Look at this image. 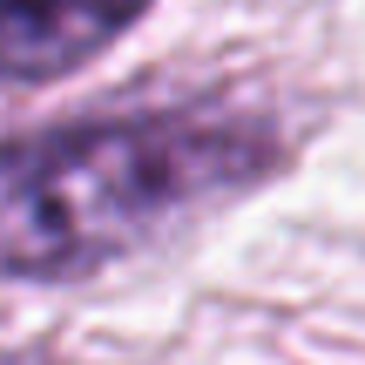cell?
<instances>
[{
  "instance_id": "6da1fadb",
  "label": "cell",
  "mask_w": 365,
  "mask_h": 365,
  "mask_svg": "<svg viewBox=\"0 0 365 365\" xmlns=\"http://www.w3.org/2000/svg\"><path fill=\"white\" fill-rule=\"evenodd\" d=\"M284 170L277 122L176 102L0 143V277L75 284Z\"/></svg>"
},
{
  "instance_id": "7a4b0ae2",
  "label": "cell",
  "mask_w": 365,
  "mask_h": 365,
  "mask_svg": "<svg viewBox=\"0 0 365 365\" xmlns=\"http://www.w3.org/2000/svg\"><path fill=\"white\" fill-rule=\"evenodd\" d=\"M156 0H0V88H34L88 68Z\"/></svg>"
},
{
  "instance_id": "3957f363",
  "label": "cell",
  "mask_w": 365,
  "mask_h": 365,
  "mask_svg": "<svg viewBox=\"0 0 365 365\" xmlns=\"http://www.w3.org/2000/svg\"><path fill=\"white\" fill-rule=\"evenodd\" d=\"M0 365H41L34 352H0Z\"/></svg>"
}]
</instances>
